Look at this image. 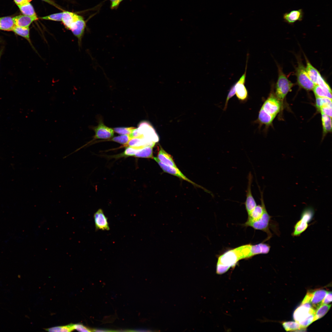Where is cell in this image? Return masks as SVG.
Wrapping results in <instances>:
<instances>
[{
    "instance_id": "obj_11",
    "label": "cell",
    "mask_w": 332,
    "mask_h": 332,
    "mask_svg": "<svg viewBox=\"0 0 332 332\" xmlns=\"http://www.w3.org/2000/svg\"><path fill=\"white\" fill-rule=\"evenodd\" d=\"M95 134L94 139H108L113 137V129L105 125L101 121H100L97 126L92 127Z\"/></svg>"
},
{
    "instance_id": "obj_3",
    "label": "cell",
    "mask_w": 332,
    "mask_h": 332,
    "mask_svg": "<svg viewBox=\"0 0 332 332\" xmlns=\"http://www.w3.org/2000/svg\"><path fill=\"white\" fill-rule=\"evenodd\" d=\"M278 68V77L276 84L275 96L283 107L284 100L288 93L293 86V84L290 81L283 73L282 69L279 66Z\"/></svg>"
},
{
    "instance_id": "obj_43",
    "label": "cell",
    "mask_w": 332,
    "mask_h": 332,
    "mask_svg": "<svg viewBox=\"0 0 332 332\" xmlns=\"http://www.w3.org/2000/svg\"><path fill=\"white\" fill-rule=\"evenodd\" d=\"M16 4L18 5H21L27 2L26 0H14Z\"/></svg>"
},
{
    "instance_id": "obj_31",
    "label": "cell",
    "mask_w": 332,
    "mask_h": 332,
    "mask_svg": "<svg viewBox=\"0 0 332 332\" xmlns=\"http://www.w3.org/2000/svg\"><path fill=\"white\" fill-rule=\"evenodd\" d=\"M282 325L287 331H298L304 329L298 323L293 321H288L283 322Z\"/></svg>"
},
{
    "instance_id": "obj_38",
    "label": "cell",
    "mask_w": 332,
    "mask_h": 332,
    "mask_svg": "<svg viewBox=\"0 0 332 332\" xmlns=\"http://www.w3.org/2000/svg\"><path fill=\"white\" fill-rule=\"evenodd\" d=\"M318 110L321 113L332 117V106H323L320 108Z\"/></svg>"
},
{
    "instance_id": "obj_33",
    "label": "cell",
    "mask_w": 332,
    "mask_h": 332,
    "mask_svg": "<svg viewBox=\"0 0 332 332\" xmlns=\"http://www.w3.org/2000/svg\"><path fill=\"white\" fill-rule=\"evenodd\" d=\"M316 106L319 109L325 106H332V99L325 97H316Z\"/></svg>"
},
{
    "instance_id": "obj_45",
    "label": "cell",
    "mask_w": 332,
    "mask_h": 332,
    "mask_svg": "<svg viewBox=\"0 0 332 332\" xmlns=\"http://www.w3.org/2000/svg\"><path fill=\"white\" fill-rule=\"evenodd\" d=\"M2 50H1L0 51V57H1V55H2Z\"/></svg>"
},
{
    "instance_id": "obj_2",
    "label": "cell",
    "mask_w": 332,
    "mask_h": 332,
    "mask_svg": "<svg viewBox=\"0 0 332 332\" xmlns=\"http://www.w3.org/2000/svg\"><path fill=\"white\" fill-rule=\"evenodd\" d=\"M259 190L260 193L261 204L263 208V215L258 220L253 222L246 221L243 225L251 227L255 229L261 230L266 232L268 236L265 240L266 241L270 239L272 236V234L269 229L271 217L269 215L266 209L263 200V192L260 190V188Z\"/></svg>"
},
{
    "instance_id": "obj_24",
    "label": "cell",
    "mask_w": 332,
    "mask_h": 332,
    "mask_svg": "<svg viewBox=\"0 0 332 332\" xmlns=\"http://www.w3.org/2000/svg\"><path fill=\"white\" fill-rule=\"evenodd\" d=\"M263 212L262 205H257L248 215V218L247 221L253 222L256 221L259 219L262 216Z\"/></svg>"
},
{
    "instance_id": "obj_21",
    "label": "cell",
    "mask_w": 332,
    "mask_h": 332,
    "mask_svg": "<svg viewBox=\"0 0 332 332\" xmlns=\"http://www.w3.org/2000/svg\"><path fill=\"white\" fill-rule=\"evenodd\" d=\"M270 247L269 244L263 243L256 245H251V255L252 257L257 255L267 254L270 251Z\"/></svg>"
},
{
    "instance_id": "obj_36",
    "label": "cell",
    "mask_w": 332,
    "mask_h": 332,
    "mask_svg": "<svg viewBox=\"0 0 332 332\" xmlns=\"http://www.w3.org/2000/svg\"><path fill=\"white\" fill-rule=\"evenodd\" d=\"M124 152L119 155L121 156H134L135 154L139 149L131 147H126Z\"/></svg>"
},
{
    "instance_id": "obj_5",
    "label": "cell",
    "mask_w": 332,
    "mask_h": 332,
    "mask_svg": "<svg viewBox=\"0 0 332 332\" xmlns=\"http://www.w3.org/2000/svg\"><path fill=\"white\" fill-rule=\"evenodd\" d=\"M298 66L296 68L295 74L298 85L306 90H313L315 85L310 80L300 59H298Z\"/></svg>"
},
{
    "instance_id": "obj_4",
    "label": "cell",
    "mask_w": 332,
    "mask_h": 332,
    "mask_svg": "<svg viewBox=\"0 0 332 332\" xmlns=\"http://www.w3.org/2000/svg\"><path fill=\"white\" fill-rule=\"evenodd\" d=\"M314 210L312 207L305 208L301 213L300 219L295 224L292 233L293 236H298L308 228L309 223L312 220Z\"/></svg>"
},
{
    "instance_id": "obj_29",
    "label": "cell",
    "mask_w": 332,
    "mask_h": 332,
    "mask_svg": "<svg viewBox=\"0 0 332 332\" xmlns=\"http://www.w3.org/2000/svg\"><path fill=\"white\" fill-rule=\"evenodd\" d=\"M331 306V304H321L316 310L314 315V321L318 320L324 316L327 312Z\"/></svg>"
},
{
    "instance_id": "obj_25",
    "label": "cell",
    "mask_w": 332,
    "mask_h": 332,
    "mask_svg": "<svg viewBox=\"0 0 332 332\" xmlns=\"http://www.w3.org/2000/svg\"><path fill=\"white\" fill-rule=\"evenodd\" d=\"M13 31L14 33L26 39L29 43L34 49H35L31 43L30 36L29 27H22L15 26Z\"/></svg>"
},
{
    "instance_id": "obj_8",
    "label": "cell",
    "mask_w": 332,
    "mask_h": 332,
    "mask_svg": "<svg viewBox=\"0 0 332 332\" xmlns=\"http://www.w3.org/2000/svg\"><path fill=\"white\" fill-rule=\"evenodd\" d=\"M315 310L312 307L310 302H307L301 305L294 311L293 315V318L299 323L312 314H315Z\"/></svg>"
},
{
    "instance_id": "obj_14",
    "label": "cell",
    "mask_w": 332,
    "mask_h": 332,
    "mask_svg": "<svg viewBox=\"0 0 332 332\" xmlns=\"http://www.w3.org/2000/svg\"><path fill=\"white\" fill-rule=\"evenodd\" d=\"M93 218L96 230L106 231L109 230L107 218L102 209H99L95 212Z\"/></svg>"
},
{
    "instance_id": "obj_30",
    "label": "cell",
    "mask_w": 332,
    "mask_h": 332,
    "mask_svg": "<svg viewBox=\"0 0 332 332\" xmlns=\"http://www.w3.org/2000/svg\"><path fill=\"white\" fill-rule=\"evenodd\" d=\"M313 90L316 97H325L332 99V92L323 89L318 85H315Z\"/></svg>"
},
{
    "instance_id": "obj_15",
    "label": "cell",
    "mask_w": 332,
    "mask_h": 332,
    "mask_svg": "<svg viewBox=\"0 0 332 332\" xmlns=\"http://www.w3.org/2000/svg\"><path fill=\"white\" fill-rule=\"evenodd\" d=\"M303 16V10L302 9H299L292 10L284 13L283 15V18L285 22L292 24L297 21H302Z\"/></svg>"
},
{
    "instance_id": "obj_35",
    "label": "cell",
    "mask_w": 332,
    "mask_h": 332,
    "mask_svg": "<svg viewBox=\"0 0 332 332\" xmlns=\"http://www.w3.org/2000/svg\"><path fill=\"white\" fill-rule=\"evenodd\" d=\"M136 128L134 127H117L113 128V130L116 133L122 135H129Z\"/></svg>"
},
{
    "instance_id": "obj_26",
    "label": "cell",
    "mask_w": 332,
    "mask_h": 332,
    "mask_svg": "<svg viewBox=\"0 0 332 332\" xmlns=\"http://www.w3.org/2000/svg\"><path fill=\"white\" fill-rule=\"evenodd\" d=\"M323 135L325 136L332 130V117L321 113Z\"/></svg>"
},
{
    "instance_id": "obj_22",
    "label": "cell",
    "mask_w": 332,
    "mask_h": 332,
    "mask_svg": "<svg viewBox=\"0 0 332 332\" xmlns=\"http://www.w3.org/2000/svg\"><path fill=\"white\" fill-rule=\"evenodd\" d=\"M306 69L308 75L312 82L316 85L318 79L321 75L319 72L311 65L306 58Z\"/></svg>"
},
{
    "instance_id": "obj_7",
    "label": "cell",
    "mask_w": 332,
    "mask_h": 332,
    "mask_svg": "<svg viewBox=\"0 0 332 332\" xmlns=\"http://www.w3.org/2000/svg\"><path fill=\"white\" fill-rule=\"evenodd\" d=\"M245 71L239 79L234 84L235 86V94L238 100L241 102H245L248 98V91L245 85L247 58Z\"/></svg>"
},
{
    "instance_id": "obj_46",
    "label": "cell",
    "mask_w": 332,
    "mask_h": 332,
    "mask_svg": "<svg viewBox=\"0 0 332 332\" xmlns=\"http://www.w3.org/2000/svg\"><path fill=\"white\" fill-rule=\"evenodd\" d=\"M31 0H26V1H27V2H30V1H31Z\"/></svg>"
},
{
    "instance_id": "obj_6",
    "label": "cell",
    "mask_w": 332,
    "mask_h": 332,
    "mask_svg": "<svg viewBox=\"0 0 332 332\" xmlns=\"http://www.w3.org/2000/svg\"><path fill=\"white\" fill-rule=\"evenodd\" d=\"M262 108L267 113L276 117L281 110V104L271 90L270 95L263 104Z\"/></svg>"
},
{
    "instance_id": "obj_39",
    "label": "cell",
    "mask_w": 332,
    "mask_h": 332,
    "mask_svg": "<svg viewBox=\"0 0 332 332\" xmlns=\"http://www.w3.org/2000/svg\"><path fill=\"white\" fill-rule=\"evenodd\" d=\"M73 326L74 330L75 329L78 331L90 332L92 331L81 324H74Z\"/></svg>"
},
{
    "instance_id": "obj_27",
    "label": "cell",
    "mask_w": 332,
    "mask_h": 332,
    "mask_svg": "<svg viewBox=\"0 0 332 332\" xmlns=\"http://www.w3.org/2000/svg\"><path fill=\"white\" fill-rule=\"evenodd\" d=\"M23 14L29 16H36L34 8L29 2H26L18 6Z\"/></svg>"
},
{
    "instance_id": "obj_28",
    "label": "cell",
    "mask_w": 332,
    "mask_h": 332,
    "mask_svg": "<svg viewBox=\"0 0 332 332\" xmlns=\"http://www.w3.org/2000/svg\"><path fill=\"white\" fill-rule=\"evenodd\" d=\"M153 148L147 146L139 149L134 156L137 157L153 158Z\"/></svg>"
},
{
    "instance_id": "obj_20",
    "label": "cell",
    "mask_w": 332,
    "mask_h": 332,
    "mask_svg": "<svg viewBox=\"0 0 332 332\" xmlns=\"http://www.w3.org/2000/svg\"><path fill=\"white\" fill-rule=\"evenodd\" d=\"M81 17L74 13L64 11L62 12V21L65 27L69 30L71 25Z\"/></svg>"
},
{
    "instance_id": "obj_42",
    "label": "cell",
    "mask_w": 332,
    "mask_h": 332,
    "mask_svg": "<svg viewBox=\"0 0 332 332\" xmlns=\"http://www.w3.org/2000/svg\"><path fill=\"white\" fill-rule=\"evenodd\" d=\"M92 331L95 332H107V331H115L111 330L106 329H98L93 330Z\"/></svg>"
},
{
    "instance_id": "obj_32",
    "label": "cell",
    "mask_w": 332,
    "mask_h": 332,
    "mask_svg": "<svg viewBox=\"0 0 332 332\" xmlns=\"http://www.w3.org/2000/svg\"><path fill=\"white\" fill-rule=\"evenodd\" d=\"M73 326L74 324L71 323L65 326H57L46 329L45 330L48 331L53 332H71L74 330Z\"/></svg>"
},
{
    "instance_id": "obj_18",
    "label": "cell",
    "mask_w": 332,
    "mask_h": 332,
    "mask_svg": "<svg viewBox=\"0 0 332 332\" xmlns=\"http://www.w3.org/2000/svg\"><path fill=\"white\" fill-rule=\"evenodd\" d=\"M15 26L22 27H28L34 21L38 19L36 16L24 15L16 16L13 18Z\"/></svg>"
},
{
    "instance_id": "obj_12",
    "label": "cell",
    "mask_w": 332,
    "mask_h": 332,
    "mask_svg": "<svg viewBox=\"0 0 332 332\" xmlns=\"http://www.w3.org/2000/svg\"><path fill=\"white\" fill-rule=\"evenodd\" d=\"M137 128L146 138L155 143L159 141V137L155 130L148 122L144 121L141 123Z\"/></svg>"
},
{
    "instance_id": "obj_40",
    "label": "cell",
    "mask_w": 332,
    "mask_h": 332,
    "mask_svg": "<svg viewBox=\"0 0 332 332\" xmlns=\"http://www.w3.org/2000/svg\"><path fill=\"white\" fill-rule=\"evenodd\" d=\"M332 301V292L331 291L328 292L323 300L322 304H327Z\"/></svg>"
},
{
    "instance_id": "obj_16",
    "label": "cell",
    "mask_w": 332,
    "mask_h": 332,
    "mask_svg": "<svg viewBox=\"0 0 332 332\" xmlns=\"http://www.w3.org/2000/svg\"><path fill=\"white\" fill-rule=\"evenodd\" d=\"M328 291L323 289L312 291V295L310 302L315 310L321 304Z\"/></svg>"
},
{
    "instance_id": "obj_10",
    "label": "cell",
    "mask_w": 332,
    "mask_h": 332,
    "mask_svg": "<svg viewBox=\"0 0 332 332\" xmlns=\"http://www.w3.org/2000/svg\"><path fill=\"white\" fill-rule=\"evenodd\" d=\"M247 179L248 183L246 191V199L244 202V205L248 215L257 205V204L252 193L251 184L253 180V176L251 172H249Z\"/></svg>"
},
{
    "instance_id": "obj_44",
    "label": "cell",
    "mask_w": 332,
    "mask_h": 332,
    "mask_svg": "<svg viewBox=\"0 0 332 332\" xmlns=\"http://www.w3.org/2000/svg\"><path fill=\"white\" fill-rule=\"evenodd\" d=\"M43 0V1H45V2H48V3H49L53 5L54 6H56V5L55 4V3L54 2H53L52 1H51L50 0Z\"/></svg>"
},
{
    "instance_id": "obj_17",
    "label": "cell",
    "mask_w": 332,
    "mask_h": 332,
    "mask_svg": "<svg viewBox=\"0 0 332 332\" xmlns=\"http://www.w3.org/2000/svg\"><path fill=\"white\" fill-rule=\"evenodd\" d=\"M275 117V116L266 112L261 107L259 112L258 118L255 121V122L259 124L260 127L263 124L265 125L266 127H268L271 124Z\"/></svg>"
},
{
    "instance_id": "obj_9",
    "label": "cell",
    "mask_w": 332,
    "mask_h": 332,
    "mask_svg": "<svg viewBox=\"0 0 332 332\" xmlns=\"http://www.w3.org/2000/svg\"><path fill=\"white\" fill-rule=\"evenodd\" d=\"M153 159L158 163L160 168L165 172L176 176L184 180L188 181L192 184L194 186L203 188L204 191L210 193L208 190L205 189L202 187L196 184L188 178L182 173L177 167H170L165 165L160 162L157 157H154Z\"/></svg>"
},
{
    "instance_id": "obj_41",
    "label": "cell",
    "mask_w": 332,
    "mask_h": 332,
    "mask_svg": "<svg viewBox=\"0 0 332 332\" xmlns=\"http://www.w3.org/2000/svg\"><path fill=\"white\" fill-rule=\"evenodd\" d=\"M111 2L110 8L111 9H117L120 3L123 0H109Z\"/></svg>"
},
{
    "instance_id": "obj_13",
    "label": "cell",
    "mask_w": 332,
    "mask_h": 332,
    "mask_svg": "<svg viewBox=\"0 0 332 332\" xmlns=\"http://www.w3.org/2000/svg\"><path fill=\"white\" fill-rule=\"evenodd\" d=\"M86 26L85 22L81 17L71 25L69 29L77 38L79 46L81 45Z\"/></svg>"
},
{
    "instance_id": "obj_34",
    "label": "cell",
    "mask_w": 332,
    "mask_h": 332,
    "mask_svg": "<svg viewBox=\"0 0 332 332\" xmlns=\"http://www.w3.org/2000/svg\"><path fill=\"white\" fill-rule=\"evenodd\" d=\"M131 139L129 135H124L115 137L112 138L111 140L123 144L124 146Z\"/></svg>"
},
{
    "instance_id": "obj_19",
    "label": "cell",
    "mask_w": 332,
    "mask_h": 332,
    "mask_svg": "<svg viewBox=\"0 0 332 332\" xmlns=\"http://www.w3.org/2000/svg\"><path fill=\"white\" fill-rule=\"evenodd\" d=\"M157 158L161 163L168 166L177 167L172 156L160 147Z\"/></svg>"
},
{
    "instance_id": "obj_1",
    "label": "cell",
    "mask_w": 332,
    "mask_h": 332,
    "mask_svg": "<svg viewBox=\"0 0 332 332\" xmlns=\"http://www.w3.org/2000/svg\"><path fill=\"white\" fill-rule=\"evenodd\" d=\"M243 259H246V256L242 246L226 252L218 258L216 273L219 274L224 273Z\"/></svg>"
},
{
    "instance_id": "obj_37",
    "label": "cell",
    "mask_w": 332,
    "mask_h": 332,
    "mask_svg": "<svg viewBox=\"0 0 332 332\" xmlns=\"http://www.w3.org/2000/svg\"><path fill=\"white\" fill-rule=\"evenodd\" d=\"M62 16V13L54 14L46 16L41 17L40 18L43 19L50 20L54 21H61Z\"/></svg>"
},
{
    "instance_id": "obj_23",
    "label": "cell",
    "mask_w": 332,
    "mask_h": 332,
    "mask_svg": "<svg viewBox=\"0 0 332 332\" xmlns=\"http://www.w3.org/2000/svg\"><path fill=\"white\" fill-rule=\"evenodd\" d=\"M15 25L13 18L10 17L0 18V30L5 31H13Z\"/></svg>"
}]
</instances>
